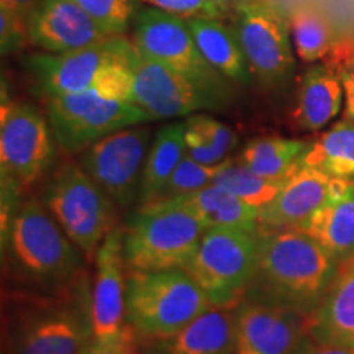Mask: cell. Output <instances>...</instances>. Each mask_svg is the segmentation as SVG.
<instances>
[{
	"mask_svg": "<svg viewBox=\"0 0 354 354\" xmlns=\"http://www.w3.org/2000/svg\"><path fill=\"white\" fill-rule=\"evenodd\" d=\"M192 212L205 228H238L256 233L261 225V209L251 205L227 189L210 184L196 192L166 198Z\"/></svg>",
	"mask_w": 354,
	"mask_h": 354,
	"instance_id": "603a6c76",
	"label": "cell"
},
{
	"mask_svg": "<svg viewBox=\"0 0 354 354\" xmlns=\"http://www.w3.org/2000/svg\"><path fill=\"white\" fill-rule=\"evenodd\" d=\"M156 354H236V307L210 305L176 335L154 342Z\"/></svg>",
	"mask_w": 354,
	"mask_h": 354,
	"instance_id": "d6986e66",
	"label": "cell"
},
{
	"mask_svg": "<svg viewBox=\"0 0 354 354\" xmlns=\"http://www.w3.org/2000/svg\"><path fill=\"white\" fill-rule=\"evenodd\" d=\"M198 50L223 77L238 86L254 82L245 51L232 24L220 19H187Z\"/></svg>",
	"mask_w": 354,
	"mask_h": 354,
	"instance_id": "7402d4cb",
	"label": "cell"
},
{
	"mask_svg": "<svg viewBox=\"0 0 354 354\" xmlns=\"http://www.w3.org/2000/svg\"><path fill=\"white\" fill-rule=\"evenodd\" d=\"M228 159L220 162V165L209 166L202 165V162H198L196 159H192L185 154L184 159L179 162V166H177V169L174 171V174L171 176L169 180H167L165 189L161 190V194H159L156 201H166V198L171 197L184 196V194L196 192L198 189H203L207 187V185L214 184L216 176L220 174L221 169L227 165Z\"/></svg>",
	"mask_w": 354,
	"mask_h": 354,
	"instance_id": "4dcf8cb0",
	"label": "cell"
},
{
	"mask_svg": "<svg viewBox=\"0 0 354 354\" xmlns=\"http://www.w3.org/2000/svg\"><path fill=\"white\" fill-rule=\"evenodd\" d=\"M133 102L153 120L189 117L225 105L183 74L141 53L133 64Z\"/></svg>",
	"mask_w": 354,
	"mask_h": 354,
	"instance_id": "5bb4252c",
	"label": "cell"
},
{
	"mask_svg": "<svg viewBox=\"0 0 354 354\" xmlns=\"http://www.w3.org/2000/svg\"><path fill=\"white\" fill-rule=\"evenodd\" d=\"M236 30L254 81L269 91L286 88L295 71L289 17L269 0H248L233 8Z\"/></svg>",
	"mask_w": 354,
	"mask_h": 354,
	"instance_id": "8fae6325",
	"label": "cell"
},
{
	"mask_svg": "<svg viewBox=\"0 0 354 354\" xmlns=\"http://www.w3.org/2000/svg\"><path fill=\"white\" fill-rule=\"evenodd\" d=\"M289 177L271 179V177L256 174L254 171L241 165L240 161H234L230 158L220 174L216 176L214 184L227 189L228 192L240 197L241 201L251 203L258 209H263L281 192Z\"/></svg>",
	"mask_w": 354,
	"mask_h": 354,
	"instance_id": "f1b7e54d",
	"label": "cell"
},
{
	"mask_svg": "<svg viewBox=\"0 0 354 354\" xmlns=\"http://www.w3.org/2000/svg\"><path fill=\"white\" fill-rule=\"evenodd\" d=\"M310 141L282 138V136H259L248 141L238 161L256 174L281 179L289 177L300 167Z\"/></svg>",
	"mask_w": 354,
	"mask_h": 354,
	"instance_id": "83f0119b",
	"label": "cell"
},
{
	"mask_svg": "<svg viewBox=\"0 0 354 354\" xmlns=\"http://www.w3.org/2000/svg\"><path fill=\"white\" fill-rule=\"evenodd\" d=\"M156 8H161L180 19H220L230 20L233 8L223 0H140Z\"/></svg>",
	"mask_w": 354,
	"mask_h": 354,
	"instance_id": "d6a6232c",
	"label": "cell"
},
{
	"mask_svg": "<svg viewBox=\"0 0 354 354\" xmlns=\"http://www.w3.org/2000/svg\"><path fill=\"white\" fill-rule=\"evenodd\" d=\"M131 39L141 55L177 71L216 99L228 104L232 84L198 50L187 20L153 6H141L133 15Z\"/></svg>",
	"mask_w": 354,
	"mask_h": 354,
	"instance_id": "52a82bcc",
	"label": "cell"
},
{
	"mask_svg": "<svg viewBox=\"0 0 354 354\" xmlns=\"http://www.w3.org/2000/svg\"><path fill=\"white\" fill-rule=\"evenodd\" d=\"M258 269L245 299L307 313L322 302L336 277L325 248L304 230L259 225Z\"/></svg>",
	"mask_w": 354,
	"mask_h": 354,
	"instance_id": "7a4b0ae2",
	"label": "cell"
},
{
	"mask_svg": "<svg viewBox=\"0 0 354 354\" xmlns=\"http://www.w3.org/2000/svg\"><path fill=\"white\" fill-rule=\"evenodd\" d=\"M307 313L251 300L236 305V354H294L308 331Z\"/></svg>",
	"mask_w": 354,
	"mask_h": 354,
	"instance_id": "9a60e30c",
	"label": "cell"
},
{
	"mask_svg": "<svg viewBox=\"0 0 354 354\" xmlns=\"http://www.w3.org/2000/svg\"><path fill=\"white\" fill-rule=\"evenodd\" d=\"M289 26L295 55L307 64L325 59L339 37L328 13L317 3L295 7L289 15Z\"/></svg>",
	"mask_w": 354,
	"mask_h": 354,
	"instance_id": "4316f807",
	"label": "cell"
},
{
	"mask_svg": "<svg viewBox=\"0 0 354 354\" xmlns=\"http://www.w3.org/2000/svg\"><path fill=\"white\" fill-rule=\"evenodd\" d=\"M344 105V91L336 71L328 63L305 69L297 84L292 122L304 131H318L338 117Z\"/></svg>",
	"mask_w": 354,
	"mask_h": 354,
	"instance_id": "ffe728a7",
	"label": "cell"
},
{
	"mask_svg": "<svg viewBox=\"0 0 354 354\" xmlns=\"http://www.w3.org/2000/svg\"><path fill=\"white\" fill-rule=\"evenodd\" d=\"M185 128L196 131L203 141L218 149L221 154L228 156L236 148L238 136L232 128L203 113H194L185 117Z\"/></svg>",
	"mask_w": 354,
	"mask_h": 354,
	"instance_id": "836d02e7",
	"label": "cell"
},
{
	"mask_svg": "<svg viewBox=\"0 0 354 354\" xmlns=\"http://www.w3.org/2000/svg\"><path fill=\"white\" fill-rule=\"evenodd\" d=\"M185 156V120L159 128L149 146L138 207L156 201Z\"/></svg>",
	"mask_w": 354,
	"mask_h": 354,
	"instance_id": "d4e9b609",
	"label": "cell"
},
{
	"mask_svg": "<svg viewBox=\"0 0 354 354\" xmlns=\"http://www.w3.org/2000/svg\"><path fill=\"white\" fill-rule=\"evenodd\" d=\"M41 202L88 263L94 261L104 238L117 227L118 207L79 162H66L53 172Z\"/></svg>",
	"mask_w": 354,
	"mask_h": 354,
	"instance_id": "8992f818",
	"label": "cell"
},
{
	"mask_svg": "<svg viewBox=\"0 0 354 354\" xmlns=\"http://www.w3.org/2000/svg\"><path fill=\"white\" fill-rule=\"evenodd\" d=\"M348 180L351 179H335L300 165L274 201L261 209V225L302 230L325 203L342 192Z\"/></svg>",
	"mask_w": 354,
	"mask_h": 354,
	"instance_id": "e0dca14e",
	"label": "cell"
},
{
	"mask_svg": "<svg viewBox=\"0 0 354 354\" xmlns=\"http://www.w3.org/2000/svg\"><path fill=\"white\" fill-rule=\"evenodd\" d=\"M32 46L26 20L13 15L12 12L0 8V48L2 55L21 53Z\"/></svg>",
	"mask_w": 354,
	"mask_h": 354,
	"instance_id": "e575fe53",
	"label": "cell"
},
{
	"mask_svg": "<svg viewBox=\"0 0 354 354\" xmlns=\"http://www.w3.org/2000/svg\"><path fill=\"white\" fill-rule=\"evenodd\" d=\"M100 26L109 37L125 35L130 30L133 15L140 0H73Z\"/></svg>",
	"mask_w": 354,
	"mask_h": 354,
	"instance_id": "f546056e",
	"label": "cell"
},
{
	"mask_svg": "<svg viewBox=\"0 0 354 354\" xmlns=\"http://www.w3.org/2000/svg\"><path fill=\"white\" fill-rule=\"evenodd\" d=\"M140 50L131 38L113 35L68 53H33L24 59L43 99L94 91L105 74L118 66H133Z\"/></svg>",
	"mask_w": 354,
	"mask_h": 354,
	"instance_id": "9c48e42d",
	"label": "cell"
},
{
	"mask_svg": "<svg viewBox=\"0 0 354 354\" xmlns=\"http://www.w3.org/2000/svg\"><path fill=\"white\" fill-rule=\"evenodd\" d=\"M205 225L185 207L156 201L138 207L123 230L128 271L184 269L196 254Z\"/></svg>",
	"mask_w": 354,
	"mask_h": 354,
	"instance_id": "277c9868",
	"label": "cell"
},
{
	"mask_svg": "<svg viewBox=\"0 0 354 354\" xmlns=\"http://www.w3.org/2000/svg\"><path fill=\"white\" fill-rule=\"evenodd\" d=\"M26 26L33 46L53 55L81 50L109 37L73 0H41Z\"/></svg>",
	"mask_w": 354,
	"mask_h": 354,
	"instance_id": "ac0fdd59",
	"label": "cell"
},
{
	"mask_svg": "<svg viewBox=\"0 0 354 354\" xmlns=\"http://www.w3.org/2000/svg\"><path fill=\"white\" fill-rule=\"evenodd\" d=\"M258 232L209 228L185 271L207 294L212 305L236 307L258 269Z\"/></svg>",
	"mask_w": 354,
	"mask_h": 354,
	"instance_id": "ba28073f",
	"label": "cell"
},
{
	"mask_svg": "<svg viewBox=\"0 0 354 354\" xmlns=\"http://www.w3.org/2000/svg\"><path fill=\"white\" fill-rule=\"evenodd\" d=\"M323 61L338 74L344 91V117L354 122V35H339Z\"/></svg>",
	"mask_w": 354,
	"mask_h": 354,
	"instance_id": "1f68e13d",
	"label": "cell"
},
{
	"mask_svg": "<svg viewBox=\"0 0 354 354\" xmlns=\"http://www.w3.org/2000/svg\"><path fill=\"white\" fill-rule=\"evenodd\" d=\"M2 251L17 281L32 289L61 287L84 271L79 248L38 198L20 203Z\"/></svg>",
	"mask_w": 354,
	"mask_h": 354,
	"instance_id": "3957f363",
	"label": "cell"
},
{
	"mask_svg": "<svg viewBox=\"0 0 354 354\" xmlns=\"http://www.w3.org/2000/svg\"><path fill=\"white\" fill-rule=\"evenodd\" d=\"M41 0H0V8L12 12L20 19H28V15Z\"/></svg>",
	"mask_w": 354,
	"mask_h": 354,
	"instance_id": "74e56055",
	"label": "cell"
},
{
	"mask_svg": "<svg viewBox=\"0 0 354 354\" xmlns=\"http://www.w3.org/2000/svg\"><path fill=\"white\" fill-rule=\"evenodd\" d=\"M294 354H354L353 348L333 346L325 343H300Z\"/></svg>",
	"mask_w": 354,
	"mask_h": 354,
	"instance_id": "8d00e7d4",
	"label": "cell"
},
{
	"mask_svg": "<svg viewBox=\"0 0 354 354\" xmlns=\"http://www.w3.org/2000/svg\"><path fill=\"white\" fill-rule=\"evenodd\" d=\"M300 165L335 179H354V122L344 117L310 141Z\"/></svg>",
	"mask_w": 354,
	"mask_h": 354,
	"instance_id": "484cf974",
	"label": "cell"
},
{
	"mask_svg": "<svg viewBox=\"0 0 354 354\" xmlns=\"http://www.w3.org/2000/svg\"><path fill=\"white\" fill-rule=\"evenodd\" d=\"M149 141L151 130L143 123L115 131L81 153L79 165L120 210L138 205Z\"/></svg>",
	"mask_w": 354,
	"mask_h": 354,
	"instance_id": "4fadbf2b",
	"label": "cell"
},
{
	"mask_svg": "<svg viewBox=\"0 0 354 354\" xmlns=\"http://www.w3.org/2000/svg\"><path fill=\"white\" fill-rule=\"evenodd\" d=\"M95 276L92 279V323L94 338L122 333L127 323V261L123 230L115 227L95 253Z\"/></svg>",
	"mask_w": 354,
	"mask_h": 354,
	"instance_id": "2e32d148",
	"label": "cell"
},
{
	"mask_svg": "<svg viewBox=\"0 0 354 354\" xmlns=\"http://www.w3.org/2000/svg\"><path fill=\"white\" fill-rule=\"evenodd\" d=\"M128 272L127 323L146 339L169 338L212 305L185 269Z\"/></svg>",
	"mask_w": 354,
	"mask_h": 354,
	"instance_id": "5b68a950",
	"label": "cell"
},
{
	"mask_svg": "<svg viewBox=\"0 0 354 354\" xmlns=\"http://www.w3.org/2000/svg\"><path fill=\"white\" fill-rule=\"evenodd\" d=\"M44 104L56 145L66 154L82 153L115 131L153 120L135 102L109 99L92 91L50 97Z\"/></svg>",
	"mask_w": 354,
	"mask_h": 354,
	"instance_id": "30bf717a",
	"label": "cell"
},
{
	"mask_svg": "<svg viewBox=\"0 0 354 354\" xmlns=\"http://www.w3.org/2000/svg\"><path fill=\"white\" fill-rule=\"evenodd\" d=\"M225 3H227V6H230L232 8H234L236 6H240V3H243V2H248V0H223Z\"/></svg>",
	"mask_w": 354,
	"mask_h": 354,
	"instance_id": "f35d334b",
	"label": "cell"
},
{
	"mask_svg": "<svg viewBox=\"0 0 354 354\" xmlns=\"http://www.w3.org/2000/svg\"><path fill=\"white\" fill-rule=\"evenodd\" d=\"M79 354H138L136 333L130 325L110 338H92Z\"/></svg>",
	"mask_w": 354,
	"mask_h": 354,
	"instance_id": "d590c367",
	"label": "cell"
},
{
	"mask_svg": "<svg viewBox=\"0 0 354 354\" xmlns=\"http://www.w3.org/2000/svg\"><path fill=\"white\" fill-rule=\"evenodd\" d=\"M12 354H79L94 338L92 281L86 269L55 289L19 290L8 297Z\"/></svg>",
	"mask_w": 354,
	"mask_h": 354,
	"instance_id": "6da1fadb",
	"label": "cell"
},
{
	"mask_svg": "<svg viewBox=\"0 0 354 354\" xmlns=\"http://www.w3.org/2000/svg\"><path fill=\"white\" fill-rule=\"evenodd\" d=\"M318 343L354 349V259L343 264L310 320Z\"/></svg>",
	"mask_w": 354,
	"mask_h": 354,
	"instance_id": "44dd1931",
	"label": "cell"
},
{
	"mask_svg": "<svg viewBox=\"0 0 354 354\" xmlns=\"http://www.w3.org/2000/svg\"><path fill=\"white\" fill-rule=\"evenodd\" d=\"M0 112V172L21 189L32 187L46 174L56 158L50 122L28 102H12L3 92Z\"/></svg>",
	"mask_w": 354,
	"mask_h": 354,
	"instance_id": "7c38bea8",
	"label": "cell"
},
{
	"mask_svg": "<svg viewBox=\"0 0 354 354\" xmlns=\"http://www.w3.org/2000/svg\"><path fill=\"white\" fill-rule=\"evenodd\" d=\"M338 266L354 259V179L322 207L302 228Z\"/></svg>",
	"mask_w": 354,
	"mask_h": 354,
	"instance_id": "cb8c5ba5",
	"label": "cell"
}]
</instances>
